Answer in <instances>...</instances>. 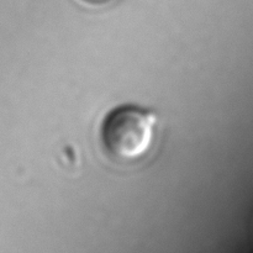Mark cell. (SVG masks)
Returning a JSON list of instances; mask_svg holds the SVG:
<instances>
[{
	"mask_svg": "<svg viewBox=\"0 0 253 253\" xmlns=\"http://www.w3.org/2000/svg\"><path fill=\"white\" fill-rule=\"evenodd\" d=\"M155 113L125 104L114 108L100 126V142L109 158L119 163H133L150 153L157 133Z\"/></svg>",
	"mask_w": 253,
	"mask_h": 253,
	"instance_id": "1",
	"label": "cell"
},
{
	"mask_svg": "<svg viewBox=\"0 0 253 253\" xmlns=\"http://www.w3.org/2000/svg\"><path fill=\"white\" fill-rule=\"evenodd\" d=\"M82 1L86 2V4H91V5H100V4H105V2L110 1V0H82Z\"/></svg>",
	"mask_w": 253,
	"mask_h": 253,
	"instance_id": "2",
	"label": "cell"
}]
</instances>
